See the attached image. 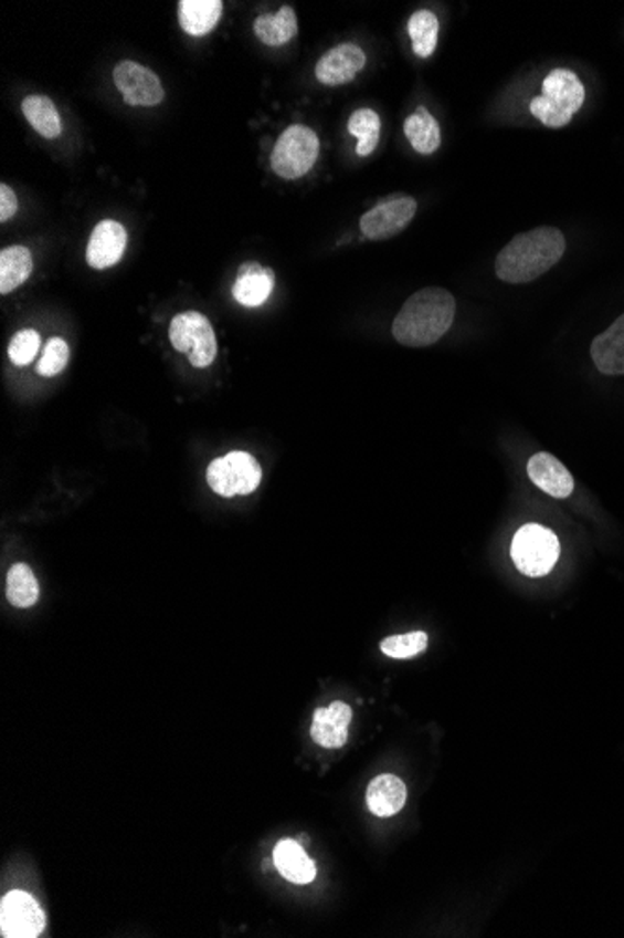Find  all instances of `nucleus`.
<instances>
[{
    "label": "nucleus",
    "instance_id": "aec40b11",
    "mask_svg": "<svg viewBox=\"0 0 624 938\" xmlns=\"http://www.w3.org/2000/svg\"><path fill=\"white\" fill-rule=\"evenodd\" d=\"M404 134H406L413 150L423 154V156H431L442 145L440 124L431 115V111L424 110V107H419L417 111H413L412 115L408 116L406 123H404Z\"/></svg>",
    "mask_w": 624,
    "mask_h": 938
},
{
    "label": "nucleus",
    "instance_id": "4be33fe9",
    "mask_svg": "<svg viewBox=\"0 0 624 938\" xmlns=\"http://www.w3.org/2000/svg\"><path fill=\"white\" fill-rule=\"evenodd\" d=\"M32 253L27 246H10L0 253V293L10 294L32 274Z\"/></svg>",
    "mask_w": 624,
    "mask_h": 938
},
{
    "label": "nucleus",
    "instance_id": "bb28decb",
    "mask_svg": "<svg viewBox=\"0 0 624 938\" xmlns=\"http://www.w3.org/2000/svg\"><path fill=\"white\" fill-rule=\"evenodd\" d=\"M429 646V635L424 632H412V634L393 635L382 640V653L389 658L408 659L423 654Z\"/></svg>",
    "mask_w": 624,
    "mask_h": 938
},
{
    "label": "nucleus",
    "instance_id": "f03ea898",
    "mask_svg": "<svg viewBox=\"0 0 624 938\" xmlns=\"http://www.w3.org/2000/svg\"><path fill=\"white\" fill-rule=\"evenodd\" d=\"M456 300L440 286H426L408 299L393 321V337L404 347H431L453 326Z\"/></svg>",
    "mask_w": 624,
    "mask_h": 938
},
{
    "label": "nucleus",
    "instance_id": "9d476101",
    "mask_svg": "<svg viewBox=\"0 0 624 938\" xmlns=\"http://www.w3.org/2000/svg\"><path fill=\"white\" fill-rule=\"evenodd\" d=\"M113 77L116 88L121 92L124 102L128 105L154 107L163 102L165 88L161 80L150 67L142 66L139 62L121 61L116 64Z\"/></svg>",
    "mask_w": 624,
    "mask_h": 938
},
{
    "label": "nucleus",
    "instance_id": "f257e3e1",
    "mask_svg": "<svg viewBox=\"0 0 624 938\" xmlns=\"http://www.w3.org/2000/svg\"><path fill=\"white\" fill-rule=\"evenodd\" d=\"M567 251L558 227H537L512 238L496 259V275L505 283L521 285L550 272Z\"/></svg>",
    "mask_w": 624,
    "mask_h": 938
},
{
    "label": "nucleus",
    "instance_id": "dca6fc26",
    "mask_svg": "<svg viewBox=\"0 0 624 938\" xmlns=\"http://www.w3.org/2000/svg\"><path fill=\"white\" fill-rule=\"evenodd\" d=\"M273 285H275V274L272 269H262L256 262H247L237 272L232 293L234 299L245 308H258L269 299Z\"/></svg>",
    "mask_w": 624,
    "mask_h": 938
},
{
    "label": "nucleus",
    "instance_id": "2eb2a0df",
    "mask_svg": "<svg viewBox=\"0 0 624 938\" xmlns=\"http://www.w3.org/2000/svg\"><path fill=\"white\" fill-rule=\"evenodd\" d=\"M594 367L604 375H624V315L591 343Z\"/></svg>",
    "mask_w": 624,
    "mask_h": 938
},
{
    "label": "nucleus",
    "instance_id": "393cba45",
    "mask_svg": "<svg viewBox=\"0 0 624 938\" xmlns=\"http://www.w3.org/2000/svg\"><path fill=\"white\" fill-rule=\"evenodd\" d=\"M7 597L13 607L27 609L36 604L40 597V585L36 575L27 564H15L10 567L7 580Z\"/></svg>",
    "mask_w": 624,
    "mask_h": 938
},
{
    "label": "nucleus",
    "instance_id": "423d86ee",
    "mask_svg": "<svg viewBox=\"0 0 624 938\" xmlns=\"http://www.w3.org/2000/svg\"><path fill=\"white\" fill-rule=\"evenodd\" d=\"M170 343L178 353L188 354L191 366H212L218 356V337L212 323L199 311H183L172 319L169 329Z\"/></svg>",
    "mask_w": 624,
    "mask_h": 938
},
{
    "label": "nucleus",
    "instance_id": "412c9836",
    "mask_svg": "<svg viewBox=\"0 0 624 938\" xmlns=\"http://www.w3.org/2000/svg\"><path fill=\"white\" fill-rule=\"evenodd\" d=\"M255 37L269 48H279L297 34V18L294 8L283 7L279 12L264 13L255 19Z\"/></svg>",
    "mask_w": 624,
    "mask_h": 938
},
{
    "label": "nucleus",
    "instance_id": "9b49d317",
    "mask_svg": "<svg viewBox=\"0 0 624 938\" xmlns=\"http://www.w3.org/2000/svg\"><path fill=\"white\" fill-rule=\"evenodd\" d=\"M367 64L363 50L356 43H340L321 56L315 67L316 80L321 85L340 86L356 80Z\"/></svg>",
    "mask_w": 624,
    "mask_h": 938
},
{
    "label": "nucleus",
    "instance_id": "a211bd4d",
    "mask_svg": "<svg viewBox=\"0 0 624 938\" xmlns=\"http://www.w3.org/2000/svg\"><path fill=\"white\" fill-rule=\"evenodd\" d=\"M273 864L277 867V872L290 883L309 884L315 880V862L307 856L297 841H279L273 851Z\"/></svg>",
    "mask_w": 624,
    "mask_h": 938
},
{
    "label": "nucleus",
    "instance_id": "c756f323",
    "mask_svg": "<svg viewBox=\"0 0 624 938\" xmlns=\"http://www.w3.org/2000/svg\"><path fill=\"white\" fill-rule=\"evenodd\" d=\"M18 212V197L13 194V189L7 184L0 186V221L12 220Z\"/></svg>",
    "mask_w": 624,
    "mask_h": 938
},
{
    "label": "nucleus",
    "instance_id": "0eeeda50",
    "mask_svg": "<svg viewBox=\"0 0 624 938\" xmlns=\"http://www.w3.org/2000/svg\"><path fill=\"white\" fill-rule=\"evenodd\" d=\"M208 486L221 497L255 493L262 480V469L247 451H231L213 459L207 472Z\"/></svg>",
    "mask_w": 624,
    "mask_h": 938
},
{
    "label": "nucleus",
    "instance_id": "f8f14e48",
    "mask_svg": "<svg viewBox=\"0 0 624 938\" xmlns=\"http://www.w3.org/2000/svg\"><path fill=\"white\" fill-rule=\"evenodd\" d=\"M128 246V231L115 220L99 221L86 246V262L96 270L110 269L120 261Z\"/></svg>",
    "mask_w": 624,
    "mask_h": 938
},
{
    "label": "nucleus",
    "instance_id": "c85d7f7f",
    "mask_svg": "<svg viewBox=\"0 0 624 938\" xmlns=\"http://www.w3.org/2000/svg\"><path fill=\"white\" fill-rule=\"evenodd\" d=\"M67 359H70V347H67V343L61 340V337H53L45 345L42 359L38 364V373L42 377H56L59 373L64 372V367L67 366Z\"/></svg>",
    "mask_w": 624,
    "mask_h": 938
},
{
    "label": "nucleus",
    "instance_id": "39448f33",
    "mask_svg": "<svg viewBox=\"0 0 624 938\" xmlns=\"http://www.w3.org/2000/svg\"><path fill=\"white\" fill-rule=\"evenodd\" d=\"M318 153V135L304 124H294L275 143L272 153L273 173L285 180L305 177L315 167Z\"/></svg>",
    "mask_w": 624,
    "mask_h": 938
},
{
    "label": "nucleus",
    "instance_id": "5701e85b",
    "mask_svg": "<svg viewBox=\"0 0 624 938\" xmlns=\"http://www.w3.org/2000/svg\"><path fill=\"white\" fill-rule=\"evenodd\" d=\"M21 110H23L24 118L42 137H45V139L61 137V115H59L53 100L42 96V94H32V96H27L23 100Z\"/></svg>",
    "mask_w": 624,
    "mask_h": 938
},
{
    "label": "nucleus",
    "instance_id": "20e7f679",
    "mask_svg": "<svg viewBox=\"0 0 624 938\" xmlns=\"http://www.w3.org/2000/svg\"><path fill=\"white\" fill-rule=\"evenodd\" d=\"M561 545L556 534L542 524H523L516 532L510 548L515 566L528 577H542L552 572L558 562Z\"/></svg>",
    "mask_w": 624,
    "mask_h": 938
},
{
    "label": "nucleus",
    "instance_id": "7ed1b4c3",
    "mask_svg": "<svg viewBox=\"0 0 624 938\" xmlns=\"http://www.w3.org/2000/svg\"><path fill=\"white\" fill-rule=\"evenodd\" d=\"M585 86L572 70L556 67L546 75L542 94L531 100V115L539 118L546 128H564L572 116L582 110Z\"/></svg>",
    "mask_w": 624,
    "mask_h": 938
},
{
    "label": "nucleus",
    "instance_id": "6e6552de",
    "mask_svg": "<svg viewBox=\"0 0 624 938\" xmlns=\"http://www.w3.org/2000/svg\"><path fill=\"white\" fill-rule=\"evenodd\" d=\"M417 212V201L412 196L394 194L363 213L359 229L370 240H388L404 231Z\"/></svg>",
    "mask_w": 624,
    "mask_h": 938
},
{
    "label": "nucleus",
    "instance_id": "ddd939ff",
    "mask_svg": "<svg viewBox=\"0 0 624 938\" xmlns=\"http://www.w3.org/2000/svg\"><path fill=\"white\" fill-rule=\"evenodd\" d=\"M529 480L553 499H569L574 493V478L558 457L552 454H535L528 463Z\"/></svg>",
    "mask_w": 624,
    "mask_h": 938
},
{
    "label": "nucleus",
    "instance_id": "f3484780",
    "mask_svg": "<svg viewBox=\"0 0 624 938\" xmlns=\"http://www.w3.org/2000/svg\"><path fill=\"white\" fill-rule=\"evenodd\" d=\"M223 15L221 0H180L178 19L189 37H207L219 25Z\"/></svg>",
    "mask_w": 624,
    "mask_h": 938
},
{
    "label": "nucleus",
    "instance_id": "1a4fd4ad",
    "mask_svg": "<svg viewBox=\"0 0 624 938\" xmlns=\"http://www.w3.org/2000/svg\"><path fill=\"white\" fill-rule=\"evenodd\" d=\"M45 929V914L36 899L15 889L0 905V932L7 938H34Z\"/></svg>",
    "mask_w": 624,
    "mask_h": 938
},
{
    "label": "nucleus",
    "instance_id": "a878e982",
    "mask_svg": "<svg viewBox=\"0 0 624 938\" xmlns=\"http://www.w3.org/2000/svg\"><path fill=\"white\" fill-rule=\"evenodd\" d=\"M348 132L358 137V156H370L374 153L380 143V132H382V121L378 116L377 111L359 110L353 111L350 121H348Z\"/></svg>",
    "mask_w": 624,
    "mask_h": 938
},
{
    "label": "nucleus",
    "instance_id": "b1692460",
    "mask_svg": "<svg viewBox=\"0 0 624 938\" xmlns=\"http://www.w3.org/2000/svg\"><path fill=\"white\" fill-rule=\"evenodd\" d=\"M408 34L412 38V48L415 55L429 59L436 51L437 34H440V21L436 13L431 10H419L408 21Z\"/></svg>",
    "mask_w": 624,
    "mask_h": 938
},
{
    "label": "nucleus",
    "instance_id": "cd10ccee",
    "mask_svg": "<svg viewBox=\"0 0 624 938\" xmlns=\"http://www.w3.org/2000/svg\"><path fill=\"white\" fill-rule=\"evenodd\" d=\"M40 343H42V340H40V334H38L36 330H21V332H18L12 337L10 347H8V356H10V359H12L15 366H29L32 359L36 358L38 351H40Z\"/></svg>",
    "mask_w": 624,
    "mask_h": 938
},
{
    "label": "nucleus",
    "instance_id": "4468645a",
    "mask_svg": "<svg viewBox=\"0 0 624 938\" xmlns=\"http://www.w3.org/2000/svg\"><path fill=\"white\" fill-rule=\"evenodd\" d=\"M352 721V708L346 702H334L331 707L318 708L310 726V737L321 748H342L348 740V727Z\"/></svg>",
    "mask_w": 624,
    "mask_h": 938
},
{
    "label": "nucleus",
    "instance_id": "6ab92c4d",
    "mask_svg": "<svg viewBox=\"0 0 624 938\" xmlns=\"http://www.w3.org/2000/svg\"><path fill=\"white\" fill-rule=\"evenodd\" d=\"M406 804V785L396 775L382 774L370 781L367 805L377 816H393Z\"/></svg>",
    "mask_w": 624,
    "mask_h": 938
}]
</instances>
